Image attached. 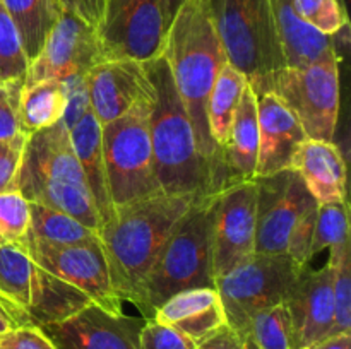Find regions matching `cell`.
I'll return each mask as SVG.
<instances>
[{
  "label": "cell",
  "instance_id": "4316f807",
  "mask_svg": "<svg viewBox=\"0 0 351 349\" xmlns=\"http://www.w3.org/2000/svg\"><path fill=\"white\" fill-rule=\"evenodd\" d=\"M7 14L14 21L27 60L40 53L58 12L53 0H2Z\"/></svg>",
  "mask_w": 351,
  "mask_h": 349
},
{
  "label": "cell",
  "instance_id": "f35d334b",
  "mask_svg": "<svg viewBox=\"0 0 351 349\" xmlns=\"http://www.w3.org/2000/svg\"><path fill=\"white\" fill-rule=\"evenodd\" d=\"M0 349H57L40 327H19L0 335Z\"/></svg>",
  "mask_w": 351,
  "mask_h": 349
},
{
  "label": "cell",
  "instance_id": "4dcf8cb0",
  "mask_svg": "<svg viewBox=\"0 0 351 349\" xmlns=\"http://www.w3.org/2000/svg\"><path fill=\"white\" fill-rule=\"evenodd\" d=\"M350 240L348 202H328L317 204L315 211L314 236H312L311 255H317L324 248L339 245Z\"/></svg>",
  "mask_w": 351,
  "mask_h": 349
},
{
  "label": "cell",
  "instance_id": "9a60e30c",
  "mask_svg": "<svg viewBox=\"0 0 351 349\" xmlns=\"http://www.w3.org/2000/svg\"><path fill=\"white\" fill-rule=\"evenodd\" d=\"M103 62L95 26L75 10H62L55 19L40 53L29 62L24 84L38 81H65L72 75H86Z\"/></svg>",
  "mask_w": 351,
  "mask_h": 349
},
{
  "label": "cell",
  "instance_id": "7c38bea8",
  "mask_svg": "<svg viewBox=\"0 0 351 349\" xmlns=\"http://www.w3.org/2000/svg\"><path fill=\"white\" fill-rule=\"evenodd\" d=\"M19 248L45 270L88 294L93 303L112 313H123L122 300L113 291L99 236L71 245H50L24 238Z\"/></svg>",
  "mask_w": 351,
  "mask_h": 349
},
{
  "label": "cell",
  "instance_id": "7a4b0ae2",
  "mask_svg": "<svg viewBox=\"0 0 351 349\" xmlns=\"http://www.w3.org/2000/svg\"><path fill=\"white\" fill-rule=\"evenodd\" d=\"M201 194H158L115 209L98 236L113 291L136 305L143 281L177 222Z\"/></svg>",
  "mask_w": 351,
  "mask_h": 349
},
{
  "label": "cell",
  "instance_id": "44dd1931",
  "mask_svg": "<svg viewBox=\"0 0 351 349\" xmlns=\"http://www.w3.org/2000/svg\"><path fill=\"white\" fill-rule=\"evenodd\" d=\"M297 171L317 204L346 201V163L335 142L305 139L295 153Z\"/></svg>",
  "mask_w": 351,
  "mask_h": 349
},
{
  "label": "cell",
  "instance_id": "83f0119b",
  "mask_svg": "<svg viewBox=\"0 0 351 349\" xmlns=\"http://www.w3.org/2000/svg\"><path fill=\"white\" fill-rule=\"evenodd\" d=\"M245 349H298L297 334L287 303L257 311L243 328Z\"/></svg>",
  "mask_w": 351,
  "mask_h": 349
},
{
  "label": "cell",
  "instance_id": "f1b7e54d",
  "mask_svg": "<svg viewBox=\"0 0 351 349\" xmlns=\"http://www.w3.org/2000/svg\"><path fill=\"white\" fill-rule=\"evenodd\" d=\"M24 238L50 245H71L98 238V231L88 228L65 212L29 202V228Z\"/></svg>",
  "mask_w": 351,
  "mask_h": 349
},
{
  "label": "cell",
  "instance_id": "8992f818",
  "mask_svg": "<svg viewBox=\"0 0 351 349\" xmlns=\"http://www.w3.org/2000/svg\"><path fill=\"white\" fill-rule=\"evenodd\" d=\"M228 64L247 75L256 94L267 91L271 74L283 67V53L269 0H208Z\"/></svg>",
  "mask_w": 351,
  "mask_h": 349
},
{
  "label": "cell",
  "instance_id": "f6af8a7d",
  "mask_svg": "<svg viewBox=\"0 0 351 349\" xmlns=\"http://www.w3.org/2000/svg\"><path fill=\"white\" fill-rule=\"evenodd\" d=\"M58 2V9L62 10H75L74 7V0H57Z\"/></svg>",
  "mask_w": 351,
  "mask_h": 349
},
{
  "label": "cell",
  "instance_id": "d6986e66",
  "mask_svg": "<svg viewBox=\"0 0 351 349\" xmlns=\"http://www.w3.org/2000/svg\"><path fill=\"white\" fill-rule=\"evenodd\" d=\"M259 115V153L256 178L290 170L300 144L307 139L295 113L280 96L266 91L257 96Z\"/></svg>",
  "mask_w": 351,
  "mask_h": 349
},
{
  "label": "cell",
  "instance_id": "6da1fadb",
  "mask_svg": "<svg viewBox=\"0 0 351 349\" xmlns=\"http://www.w3.org/2000/svg\"><path fill=\"white\" fill-rule=\"evenodd\" d=\"M163 55L191 118L202 157L228 183L223 157L213 142L208 125L209 94L219 70L228 62L208 0H185L182 3L167 31Z\"/></svg>",
  "mask_w": 351,
  "mask_h": 349
},
{
  "label": "cell",
  "instance_id": "7dc6e473",
  "mask_svg": "<svg viewBox=\"0 0 351 349\" xmlns=\"http://www.w3.org/2000/svg\"><path fill=\"white\" fill-rule=\"evenodd\" d=\"M0 294H2V293H0ZM3 296H5V294H3Z\"/></svg>",
  "mask_w": 351,
  "mask_h": 349
},
{
  "label": "cell",
  "instance_id": "5bb4252c",
  "mask_svg": "<svg viewBox=\"0 0 351 349\" xmlns=\"http://www.w3.org/2000/svg\"><path fill=\"white\" fill-rule=\"evenodd\" d=\"M256 180H232L216 192L213 274L223 276L256 253Z\"/></svg>",
  "mask_w": 351,
  "mask_h": 349
},
{
  "label": "cell",
  "instance_id": "8fae6325",
  "mask_svg": "<svg viewBox=\"0 0 351 349\" xmlns=\"http://www.w3.org/2000/svg\"><path fill=\"white\" fill-rule=\"evenodd\" d=\"M95 29L103 60L144 64L163 53L167 40L160 0H105Z\"/></svg>",
  "mask_w": 351,
  "mask_h": 349
},
{
  "label": "cell",
  "instance_id": "8d00e7d4",
  "mask_svg": "<svg viewBox=\"0 0 351 349\" xmlns=\"http://www.w3.org/2000/svg\"><path fill=\"white\" fill-rule=\"evenodd\" d=\"M62 82L65 88V112L62 122L71 130L86 113L91 112L88 82H86V75L82 74L72 75Z\"/></svg>",
  "mask_w": 351,
  "mask_h": 349
},
{
  "label": "cell",
  "instance_id": "60d3db41",
  "mask_svg": "<svg viewBox=\"0 0 351 349\" xmlns=\"http://www.w3.org/2000/svg\"><path fill=\"white\" fill-rule=\"evenodd\" d=\"M195 349H245V344H243V339L230 325H225L208 339L199 342Z\"/></svg>",
  "mask_w": 351,
  "mask_h": 349
},
{
  "label": "cell",
  "instance_id": "9c48e42d",
  "mask_svg": "<svg viewBox=\"0 0 351 349\" xmlns=\"http://www.w3.org/2000/svg\"><path fill=\"white\" fill-rule=\"evenodd\" d=\"M302 269L288 255L256 252L216 277L215 287L221 298L226 324L242 335L257 311L287 301Z\"/></svg>",
  "mask_w": 351,
  "mask_h": 349
},
{
  "label": "cell",
  "instance_id": "ee69618b",
  "mask_svg": "<svg viewBox=\"0 0 351 349\" xmlns=\"http://www.w3.org/2000/svg\"><path fill=\"white\" fill-rule=\"evenodd\" d=\"M185 0H160V5H161V12H163V21H165V27H170L171 21H173L175 14L177 10L180 9V5L184 3Z\"/></svg>",
  "mask_w": 351,
  "mask_h": 349
},
{
  "label": "cell",
  "instance_id": "e0dca14e",
  "mask_svg": "<svg viewBox=\"0 0 351 349\" xmlns=\"http://www.w3.org/2000/svg\"><path fill=\"white\" fill-rule=\"evenodd\" d=\"M91 112L101 125L117 120L153 94L146 64L136 60H103L86 74Z\"/></svg>",
  "mask_w": 351,
  "mask_h": 349
},
{
  "label": "cell",
  "instance_id": "f546056e",
  "mask_svg": "<svg viewBox=\"0 0 351 349\" xmlns=\"http://www.w3.org/2000/svg\"><path fill=\"white\" fill-rule=\"evenodd\" d=\"M328 263L332 269L335 318L331 335L351 332V253L350 240L329 248Z\"/></svg>",
  "mask_w": 351,
  "mask_h": 349
},
{
  "label": "cell",
  "instance_id": "1f68e13d",
  "mask_svg": "<svg viewBox=\"0 0 351 349\" xmlns=\"http://www.w3.org/2000/svg\"><path fill=\"white\" fill-rule=\"evenodd\" d=\"M29 60L24 53L21 36L0 0V81L26 77Z\"/></svg>",
  "mask_w": 351,
  "mask_h": 349
},
{
  "label": "cell",
  "instance_id": "d4e9b609",
  "mask_svg": "<svg viewBox=\"0 0 351 349\" xmlns=\"http://www.w3.org/2000/svg\"><path fill=\"white\" fill-rule=\"evenodd\" d=\"M249 79L243 72L226 62L216 77L215 86L208 99V125L211 139L223 157V149L228 140L230 127L235 116L237 106L242 98L243 89L249 86Z\"/></svg>",
  "mask_w": 351,
  "mask_h": 349
},
{
  "label": "cell",
  "instance_id": "3957f363",
  "mask_svg": "<svg viewBox=\"0 0 351 349\" xmlns=\"http://www.w3.org/2000/svg\"><path fill=\"white\" fill-rule=\"evenodd\" d=\"M153 84L149 137L154 170L165 194H206L225 185L202 157L194 129L165 55L144 62Z\"/></svg>",
  "mask_w": 351,
  "mask_h": 349
},
{
  "label": "cell",
  "instance_id": "7bdbcfd3",
  "mask_svg": "<svg viewBox=\"0 0 351 349\" xmlns=\"http://www.w3.org/2000/svg\"><path fill=\"white\" fill-rule=\"evenodd\" d=\"M304 349H351V334L329 335L315 344L307 346Z\"/></svg>",
  "mask_w": 351,
  "mask_h": 349
},
{
  "label": "cell",
  "instance_id": "e575fe53",
  "mask_svg": "<svg viewBox=\"0 0 351 349\" xmlns=\"http://www.w3.org/2000/svg\"><path fill=\"white\" fill-rule=\"evenodd\" d=\"M24 79L0 81V142H9L24 135L21 132L19 106Z\"/></svg>",
  "mask_w": 351,
  "mask_h": 349
},
{
  "label": "cell",
  "instance_id": "bcb514c9",
  "mask_svg": "<svg viewBox=\"0 0 351 349\" xmlns=\"http://www.w3.org/2000/svg\"><path fill=\"white\" fill-rule=\"evenodd\" d=\"M53 5H55V9H57V12L60 14V9H58V2H57V0H53Z\"/></svg>",
  "mask_w": 351,
  "mask_h": 349
},
{
  "label": "cell",
  "instance_id": "52a82bcc",
  "mask_svg": "<svg viewBox=\"0 0 351 349\" xmlns=\"http://www.w3.org/2000/svg\"><path fill=\"white\" fill-rule=\"evenodd\" d=\"M149 98L101 125L108 190L113 209L163 194L154 170L149 137Z\"/></svg>",
  "mask_w": 351,
  "mask_h": 349
},
{
  "label": "cell",
  "instance_id": "d6a6232c",
  "mask_svg": "<svg viewBox=\"0 0 351 349\" xmlns=\"http://www.w3.org/2000/svg\"><path fill=\"white\" fill-rule=\"evenodd\" d=\"M29 228V202L16 190L0 194V246H19Z\"/></svg>",
  "mask_w": 351,
  "mask_h": 349
},
{
  "label": "cell",
  "instance_id": "74e56055",
  "mask_svg": "<svg viewBox=\"0 0 351 349\" xmlns=\"http://www.w3.org/2000/svg\"><path fill=\"white\" fill-rule=\"evenodd\" d=\"M26 139L27 135H21L9 142H0V194L14 190V181L19 170Z\"/></svg>",
  "mask_w": 351,
  "mask_h": 349
},
{
  "label": "cell",
  "instance_id": "277c9868",
  "mask_svg": "<svg viewBox=\"0 0 351 349\" xmlns=\"http://www.w3.org/2000/svg\"><path fill=\"white\" fill-rule=\"evenodd\" d=\"M14 190L31 204L65 212L99 233L103 222L64 122L27 135Z\"/></svg>",
  "mask_w": 351,
  "mask_h": 349
},
{
  "label": "cell",
  "instance_id": "b9f144b4",
  "mask_svg": "<svg viewBox=\"0 0 351 349\" xmlns=\"http://www.w3.org/2000/svg\"><path fill=\"white\" fill-rule=\"evenodd\" d=\"M103 5H105V0H74L75 12L95 27L101 16Z\"/></svg>",
  "mask_w": 351,
  "mask_h": 349
},
{
  "label": "cell",
  "instance_id": "30bf717a",
  "mask_svg": "<svg viewBox=\"0 0 351 349\" xmlns=\"http://www.w3.org/2000/svg\"><path fill=\"white\" fill-rule=\"evenodd\" d=\"M0 293L24 308L34 327L65 320L93 303L88 294L45 270L19 246H0Z\"/></svg>",
  "mask_w": 351,
  "mask_h": 349
},
{
  "label": "cell",
  "instance_id": "5b68a950",
  "mask_svg": "<svg viewBox=\"0 0 351 349\" xmlns=\"http://www.w3.org/2000/svg\"><path fill=\"white\" fill-rule=\"evenodd\" d=\"M218 190L195 197L158 253L134 305L144 318H153L156 308L180 291L215 286L213 216Z\"/></svg>",
  "mask_w": 351,
  "mask_h": 349
},
{
  "label": "cell",
  "instance_id": "ffe728a7",
  "mask_svg": "<svg viewBox=\"0 0 351 349\" xmlns=\"http://www.w3.org/2000/svg\"><path fill=\"white\" fill-rule=\"evenodd\" d=\"M153 320L177 328L195 344L228 325L221 298L215 286L194 287L173 294L156 308Z\"/></svg>",
  "mask_w": 351,
  "mask_h": 349
},
{
  "label": "cell",
  "instance_id": "836d02e7",
  "mask_svg": "<svg viewBox=\"0 0 351 349\" xmlns=\"http://www.w3.org/2000/svg\"><path fill=\"white\" fill-rule=\"evenodd\" d=\"M297 16L326 36H335L348 24L345 9L338 0H291Z\"/></svg>",
  "mask_w": 351,
  "mask_h": 349
},
{
  "label": "cell",
  "instance_id": "ba28073f",
  "mask_svg": "<svg viewBox=\"0 0 351 349\" xmlns=\"http://www.w3.org/2000/svg\"><path fill=\"white\" fill-rule=\"evenodd\" d=\"M267 91L295 113L307 139L332 142L339 116V58L336 48L302 67L283 65L271 74Z\"/></svg>",
  "mask_w": 351,
  "mask_h": 349
},
{
  "label": "cell",
  "instance_id": "4fadbf2b",
  "mask_svg": "<svg viewBox=\"0 0 351 349\" xmlns=\"http://www.w3.org/2000/svg\"><path fill=\"white\" fill-rule=\"evenodd\" d=\"M257 185L256 252L287 255L288 240L317 201L295 170L254 178Z\"/></svg>",
  "mask_w": 351,
  "mask_h": 349
},
{
  "label": "cell",
  "instance_id": "484cf974",
  "mask_svg": "<svg viewBox=\"0 0 351 349\" xmlns=\"http://www.w3.org/2000/svg\"><path fill=\"white\" fill-rule=\"evenodd\" d=\"M65 88L62 81H38L24 84L21 94L19 123L24 135L48 129L64 118Z\"/></svg>",
  "mask_w": 351,
  "mask_h": 349
},
{
  "label": "cell",
  "instance_id": "ab89813d",
  "mask_svg": "<svg viewBox=\"0 0 351 349\" xmlns=\"http://www.w3.org/2000/svg\"><path fill=\"white\" fill-rule=\"evenodd\" d=\"M29 325H33V322L26 310L10 298L0 294V335L14 331V328L29 327Z\"/></svg>",
  "mask_w": 351,
  "mask_h": 349
},
{
  "label": "cell",
  "instance_id": "603a6c76",
  "mask_svg": "<svg viewBox=\"0 0 351 349\" xmlns=\"http://www.w3.org/2000/svg\"><path fill=\"white\" fill-rule=\"evenodd\" d=\"M69 132H71V142L81 164L84 180L91 192L101 222L105 224L113 218L115 209H113L108 190V177H106L101 144V123L96 120L93 112H88Z\"/></svg>",
  "mask_w": 351,
  "mask_h": 349
},
{
  "label": "cell",
  "instance_id": "7402d4cb",
  "mask_svg": "<svg viewBox=\"0 0 351 349\" xmlns=\"http://www.w3.org/2000/svg\"><path fill=\"white\" fill-rule=\"evenodd\" d=\"M257 153H259L257 94L249 84L243 89L230 127L228 140L223 149V166L230 180H254Z\"/></svg>",
  "mask_w": 351,
  "mask_h": 349
},
{
  "label": "cell",
  "instance_id": "ac0fdd59",
  "mask_svg": "<svg viewBox=\"0 0 351 349\" xmlns=\"http://www.w3.org/2000/svg\"><path fill=\"white\" fill-rule=\"evenodd\" d=\"M285 303L290 310L298 349L329 337L335 318L331 266L326 263L317 270L305 266Z\"/></svg>",
  "mask_w": 351,
  "mask_h": 349
},
{
  "label": "cell",
  "instance_id": "cb8c5ba5",
  "mask_svg": "<svg viewBox=\"0 0 351 349\" xmlns=\"http://www.w3.org/2000/svg\"><path fill=\"white\" fill-rule=\"evenodd\" d=\"M285 65L302 67L335 50L332 38L321 34L297 16L291 0H269Z\"/></svg>",
  "mask_w": 351,
  "mask_h": 349
},
{
  "label": "cell",
  "instance_id": "2e32d148",
  "mask_svg": "<svg viewBox=\"0 0 351 349\" xmlns=\"http://www.w3.org/2000/svg\"><path fill=\"white\" fill-rule=\"evenodd\" d=\"M147 318L112 313L96 303L55 324L40 327L57 349H139Z\"/></svg>",
  "mask_w": 351,
  "mask_h": 349
},
{
  "label": "cell",
  "instance_id": "d590c367",
  "mask_svg": "<svg viewBox=\"0 0 351 349\" xmlns=\"http://www.w3.org/2000/svg\"><path fill=\"white\" fill-rule=\"evenodd\" d=\"M195 342L170 325L147 318L139 334V349H195Z\"/></svg>",
  "mask_w": 351,
  "mask_h": 349
}]
</instances>
